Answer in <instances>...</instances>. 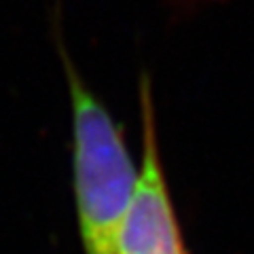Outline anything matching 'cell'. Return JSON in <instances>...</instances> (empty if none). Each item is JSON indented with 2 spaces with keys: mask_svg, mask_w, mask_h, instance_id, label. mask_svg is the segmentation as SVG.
<instances>
[{
  "mask_svg": "<svg viewBox=\"0 0 254 254\" xmlns=\"http://www.w3.org/2000/svg\"><path fill=\"white\" fill-rule=\"evenodd\" d=\"M142 163L125 216L119 254H187L159 155L155 106L148 78L140 83Z\"/></svg>",
  "mask_w": 254,
  "mask_h": 254,
  "instance_id": "2",
  "label": "cell"
},
{
  "mask_svg": "<svg viewBox=\"0 0 254 254\" xmlns=\"http://www.w3.org/2000/svg\"><path fill=\"white\" fill-rule=\"evenodd\" d=\"M72 104V174L85 254H119L138 172L123 129L62 49Z\"/></svg>",
  "mask_w": 254,
  "mask_h": 254,
  "instance_id": "1",
  "label": "cell"
}]
</instances>
